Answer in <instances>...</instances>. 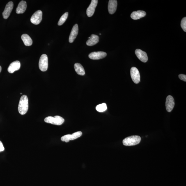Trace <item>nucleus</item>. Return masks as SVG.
I'll list each match as a JSON object with an SVG mask.
<instances>
[{
  "label": "nucleus",
  "mask_w": 186,
  "mask_h": 186,
  "mask_svg": "<svg viewBox=\"0 0 186 186\" xmlns=\"http://www.w3.org/2000/svg\"><path fill=\"white\" fill-rule=\"evenodd\" d=\"M107 55V53L103 51L92 52L89 55V57L91 59L99 60L105 58Z\"/></svg>",
  "instance_id": "nucleus-9"
},
{
  "label": "nucleus",
  "mask_w": 186,
  "mask_h": 186,
  "mask_svg": "<svg viewBox=\"0 0 186 186\" xmlns=\"http://www.w3.org/2000/svg\"><path fill=\"white\" fill-rule=\"evenodd\" d=\"M74 68L77 73L79 75L84 76L85 72L82 65L79 63H76L74 65Z\"/></svg>",
  "instance_id": "nucleus-19"
},
{
  "label": "nucleus",
  "mask_w": 186,
  "mask_h": 186,
  "mask_svg": "<svg viewBox=\"0 0 186 186\" xmlns=\"http://www.w3.org/2000/svg\"><path fill=\"white\" fill-rule=\"evenodd\" d=\"M179 77L180 79L183 80L185 82L186 81V76L185 74H180L179 75Z\"/></svg>",
  "instance_id": "nucleus-24"
},
{
  "label": "nucleus",
  "mask_w": 186,
  "mask_h": 186,
  "mask_svg": "<svg viewBox=\"0 0 186 186\" xmlns=\"http://www.w3.org/2000/svg\"><path fill=\"white\" fill-rule=\"evenodd\" d=\"M78 33V26L77 24H76L72 28V31L71 32L69 37V42L72 43L77 37Z\"/></svg>",
  "instance_id": "nucleus-14"
},
{
  "label": "nucleus",
  "mask_w": 186,
  "mask_h": 186,
  "mask_svg": "<svg viewBox=\"0 0 186 186\" xmlns=\"http://www.w3.org/2000/svg\"><path fill=\"white\" fill-rule=\"evenodd\" d=\"M99 42V37L98 35H91L90 38L87 41V45L90 46L96 45Z\"/></svg>",
  "instance_id": "nucleus-17"
},
{
  "label": "nucleus",
  "mask_w": 186,
  "mask_h": 186,
  "mask_svg": "<svg viewBox=\"0 0 186 186\" xmlns=\"http://www.w3.org/2000/svg\"><path fill=\"white\" fill-rule=\"evenodd\" d=\"M5 150L4 146H3V143L0 141V152L3 151Z\"/></svg>",
  "instance_id": "nucleus-25"
},
{
  "label": "nucleus",
  "mask_w": 186,
  "mask_h": 186,
  "mask_svg": "<svg viewBox=\"0 0 186 186\" xmlns=\"http://www.w3.org/2000/svg\"><path fill=\"white\" fill-rule=\"evenodd\" d=\"M68 12H66L60 18L59 22H58V25L59 26H61L64 24L66 19L68 18Z\"/></svg>",
  "instance_id": "nucleus-22"
},
{
  "label": "nucleus",
  "mask_w": 186,
  "mask_h": 186,
  "mask_svg": "<svg viewBox=\"0 0 186 186\" xmlns=\"http://www.w3.org/2000/svg\"><path fill=\"white\" fill-rule=\"evenodd\" d=\"M46 123L56 125H61L65 121V120L62 117L58 116L54 117L51 116L48 117L44 120Z\"/></svg>",
  "instance_id": "nucleus-3"
},
{
  "label": "nucleus",
  "mask_w": 186,
  "mask_h": 186,
  "mask_svg": "<svg viewBox=\"0 0 186 186\" xmlns=\"http://www.w3.org/2000/svg\"><path fill=\"white\" fill-rule=\"evenodd\" d=\"M141 138L138 136H132L126 138L123 141V143L125 146H133L139 144Z\"/></svg>",
  "instance_id": "nucleus-2"
},
{
  "label": "nucleus",
  "mask_w": 186,
  "mask_h": 186,
  "mask_svg": "<svg viewBox=\"0 0 186 186\" xmlns=\"http://www.w3.org/2000/svg\"><path fill=\"white\" fill-rule=\"evenodd\" d=\"M107 104L105 103L99 104L96 107V110L99 112H103L107 110Z\"/></svg>",
  "instance_id": "nucleus-21"
},
{
  "label": "nucleus",
  "mask_w": 186,
  "mask_h": 186,
  "mask_svg": "<svg viewBox=\"0 0 186 186\" xmlns=\"http://www.w3.org/2000/svg\"><path fill=\"white\" fill-rule=\"evenodd\" d=\"M42 12L41 10H38L35 12L31 18L32 23L37 25L40 24L42 19Z\"/></svg>",
  "instance_id": "nucleus-6"
},
{
  "label": "nucleus",
  "mask_w": 186,
  "mask_h": 186,
  "mask_svg": "<svg viewBox=\"0 0 186 186\" xmlns=\"http://www.w3.org/2000/svg\"><path fill=\"white\" fill-rule=\"evenodd\" d=\"M20 66V63L19 61H14L12 62L9 66L8 71L10 73H13L16 71L19 70Z\"/></svg>",
  "instance_id": "nucleus-13"
},
{
  "label": "nucleus",
  "mask_w": 186,
  "mask_h": 186,
  "mask_svg": "<svg viewBox=\"0 0 186 186\" xmlns=\"http://www.w3.org/2000/svg\"><path fill=\"white\" fill-rule=\"evenodd\" d=\"M117 1L116 0H110L108 5V10L109 14H113L116 12L117 7Z\"/></svg>",
  "instance_id": "nucleus-15"
},
{
  "label": "nucleus",
  "mask_w": 186,
  "mask_h": 186,
  "mask_svg": "<svg viewBox=\"0 0 186 186\" xmlns=\"http://www.w3.org/2000/svg\"><path fill=\"white\" fill-rule=\"evenodd\" d=\"M130 74L133 81L136 84H138L140 81V76L139 70L135 67L131 69Z\"/></svg>",
  "instance_id": "nucleus-7"
},
{
  "label": "nucleus",
  "mask_w": 186,
  "mask_h": 186,
  "mask_svg": "<svg viewBox=\"0 0 186 186\" xmlns=\"http://www.w3.org/2000/svg\"><path fill=\"white\" fill-rule=\"evenodd\" d=\"M181 28L183 29L184 31H186V17H184L181 21Z\"/></svg>",
  "instance_id": "nucleus-23"
},
{
  "label": "nucleus",
  "mask_w": 186,
  "mask_h": 186,
  "mask_svg": "<svg viewBox=\"0 0 186 186\" xmlns=\"http://www.w3.org/2000/svg\"><path fill=\"white\" fill-rule=\"evenodd\" d=\"M82 132L81 131H78L72 134H67L62 136L61 138L62 141L68 142L70 140H73L77 138L80 137L82 135Z\"/></svg>",
  "instance_id": "nucleus-5"
},
{
  "label": "nucleus",
  "mask_w": 186,
  "mask_h": 186,
  "mask_svg": "<svg viewBox=\"0 0 186 186\" xmlns=\"http://www.w3.org/2000/svg\"><path fill=\"white\" fill-rule=\"evenodd\" d=\"M28 109V100L27 96L25 95L21 97L19 103L18 110L21 115H24L27 112Z\"/></svg>",
  "instance_id": "nucleus-1"
},
{
  "label": "nucleus",
  "mask_w": 186,
  "mask_h": 186,
  "mask_svg": "<svg viewBox=\"0 0 186 186\" xmlns=\"http://www.w3.org/2000/svg\"><path fill=\"white\" fill-rule=\"evenodd\" d=\"M1 70H2L1 67V65H0V73H1Z\"/></svg>",
  "instance_id": "nucleus-26"
},
{
  "label": "nucleus",
  "mask_w": 186,
  "mask_h": 186,
  "mask_svg": "<svg viewBox=\"0 0 186 186\" xmlns=\"http://www.w3.org/2000/svg\"><path fill=\"white\" fill-rule=\"evenodd\" d=\"M146 15V12L142 10H138L133 12L131 15V18L134 20H138L141 18L144 17Z\"/></svg>",
  "instance_id": "nucleus-16"
},
{
  "label": "nucleus",
  "mask_w": 186,
  "mask_h": 186,
  "mask_svg": "<svg viewBox=\"0 0 186 186\" xmlns=\"http://www.w3.org/2000/svg\"><path fill=\"white\" fill-rule=\"evenodd\" d=\"M14 3L12 1H10L6 5V7L3 13V18L7 19L10 16V13L13 9Z\"/></svg>",
  "instance_id": "nucleus-11"
},
{
  "label": "nucleus",
  "mask_w": 186,
  "mask_h": 186,
  "mask_svg": "<svg viewBox=\"0 0 186 186\" xmlns=\"http://www.w3.org/2000/svg\"><path fill=\"white\" fill-rule=\"evenodd\" d=\"M98 0H92L91 3L87 10V14L89 17H91L94 13L95 8L98 4Z\"/></svg>",
  "instance_id": "nucleus-8"
},
{
  "label": "nucleus",
  "mask_w": 186,
  "mask_h": 186,
  "mask_svg": "<svg viewBox=\"0 0 186 186\" xmlns=\"http://www.w3.org/2000/svg\"><path fill=\"white\" fill-rule=\"evenodd\" d=\"M27 8V3L26 1H22L19 3L16 10V12L18 14L24 13Z\"/></svg>",
  "instance_id": "nucleus-18"
},
{
  "label": "nucleus",
  "mask_w": 186,
  "mask_h": 186,
  "mask_svg": "<svg viewBox=\"0 0 186 186\" xmlns=\"http://www.w3.org/2000/svg\"><path fill=\"white\" fill-rule=\"evenodd\" d=\"M135 54L137 57L140 61L146 63L148 61V57L146 53L141 50V49H137L135 50Z\"/></svg>",
  "instance_id": "nucleus-12"
},
{
  "label": "nucleus",
  "mask_w": 186,
  "mask_h": 186,
  "mask_svg": "<svg viewBox=\"0 0 186 186\" xmlns=\"http://www.w3.org/2000/svg\"><path fill=\"white\" fill-rule=\"evenodd\" d=\"M24 45L26 46H31L33 44V40L27 34H23L21 36Z\"/></svg>",
  "instance_id": "nucleus-20"
},
{
  "label": "nucleus",
  "mask_w": 186,
  "mask_h": 186,
  "mask_svg": "<svg viewBox=\"0 0 186 186\" xmlns=\"http://www.w3.org/2000/svg\"><path fill=\"white\" fill-rule=\"evenodd\" d=\"M175 105L174 100L172 96L168 95L166 98V110L171 112L172 110Z\"/></svg>",
  "instance_id": "nucleus-10"
},
{
  "label": "nucleus",
  "mask_w": 186,
  "mask_h": 186,
  "mask_svg": "<svg viewBox=\"0 0 186 186\" xmlns=\"http://www.w3.org/2000/svg\"><path fill=\"white\" fill-rule=\"evenodd\" d=\"M48 58L46 54L42 55L39 61V68L42 72H46L48 68Z\"/></svg>",
  "instance_id": "nucleus-4"
}]
</instances>
